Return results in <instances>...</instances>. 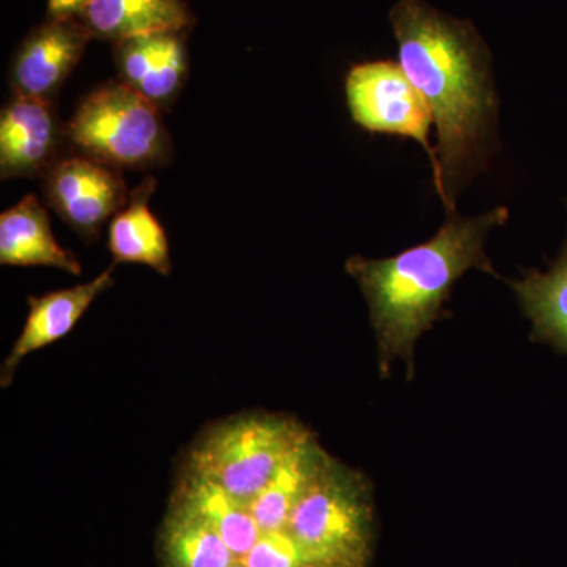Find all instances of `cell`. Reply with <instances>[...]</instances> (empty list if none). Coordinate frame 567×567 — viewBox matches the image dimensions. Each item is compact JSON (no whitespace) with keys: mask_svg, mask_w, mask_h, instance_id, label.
<instances>
[{"mask_svg":"<svg viewBox=\"0 0 567 567\" xmlns=\"http://www.w3.org/2000/svg\"><path fill=\"white\" fill-rule=\"evenodd\" d=\"M158 550L163 567H230L237 563L223 537L175 499L159 532Z\"/></svg>","mask_w":567,"mask_h":567,"instance_id":"obj_17","label":"cell"},{"mask_svg":"<svg viewBox=\"0 0 567 567\" xmlns=\"http://www.w3.org/2000/svg\"><path fill=\"white\" fill-rule=\"evenodd\" d=\"M309 557L287 529L262 533L251 550L240 559L246 567H301Z\"/></svg>","mask_w":567,"mask_h":567,"instance_id":"obj_19","label":"cell"},{"mask_svg":"<svg viewBox=\"0 0 567 567\" xmlns=\"http://www.w3.org/2000/svg\"><path fill=\"white\" fill-rule=\"evenodd\" d=\"M65 136L71 152L118 171L155 169L173 158L162 110L118 80L81 99Z\"/></svg>","mask_w":567,"mask_h":567,"instance_id":"obj_3","label":"cell"},{"mask_svg":"<svg viewBox=\"0 0 567 567\" xmlns=\"http://www.w3.org/2000/svg\"><path fill=\"white\" fill-rule=\"evenodd\" d=\"M41 192L44 203L85 241L99 240L104 224L130 197L121 171L71 151L41 178Z\"/></svg>","mask_w":567,"mask_h":567,"instance_id":"obj_7","label":"cell"},{"mask_svg":"<svg viewBox=\"0 0 567 567\" xmlns=\"http://www.w3.org/2000/svg\"><path fill=\"white\" fill-rule=\"evenodd\" d=\"M0 264L82 274L80 260L55 240L50 215L35 194H28L0 215Z\"/></svg>","mask_w":567,"mask_h":567,"instance_id":"obj_13","label":"cell"},{"mask_svg":"<svg viewBox=\"0 0 567 567\" xmlns=\"http://www.w3.org/2000/svg\"><path fill=\"white\" fill-rule=\"evenodd\" d=\"M118 81L166 111L181 95L189 73L185 33L163 32L114 44Z\"/></svg>","mask_w":567,"mask_h":567,"instance_id":"obj_10","label":"cell"},{"mask_svg":"<svg viewBox=\"0 0 567 567\" xmlns=\"http://www.w3.org/2000/svg\"><path fill=\"white\" fill-rule=\"evenodd\" d=\"M364 559L328 557L309 559L301 567H365Z\"/></svg>","mask_w":567,"mask_h":567,"instance_id":"obj_21","label":"cell"},{"mask_svg":"<svg viewBox=\"0 0 567 567\" xmlns=\"http://www.w3.org/2000/svg\"><path fill=\"white\" fill-rule=\"evenodd\" d=\"M87 2L89 0H48V18L52 20L76 18Z\"/></svg>","mask_w":567,"mask_h":567,"instance_id":"obj_20","label":"cell"},{"mask_svg":"<svg viewBox=\"0 0 567 567\" xmlns=\"http://www.w3.org/2000/svg\"><path fill=\"white\" fill-rule=\"evenodd\" d=\"M509 286L524 315L532 320L533 341L546 342L567 354V238L546 274L527 270L524 278Z\"/></svg>","mask_w":567,"mask_h":567,"instance_id":"obj_16","label":"cell"},{"mask_svg":"<svg viewBox=\"0 0 567 567\" xmlns=\"http://www.w3.org/2000/svg\"><path fill=\"white\" fill-rule=\"evenodd\" d=\"M390 21L399 63L436 125V193L447 215H456L457 194L486 169L495 147L498 99L488 48L472 22L423 0H399Z\"/></svg>","mask_w":567,"mask_h":567,"instance_id":"obj_1","label":"cell"},{"mask_svg":"<svg viewBox=\"0 0 567 567\" xmlns=\"http://www.w3.org/2000/svg\"><path fill=\"white\" fill-rule=\"evenodd\" d=\"M323 453L309 432L282 462L264 491L249 503V509L260 532H279L287 528L293 507L315 475Z\"/></svg>","mask_w":567,"mask_h":567,"instance_id":"obj_18","label":"cell"},{"mask_svg":"<svg viewBox=\"0 0 567 567\" xmlns=\"http://www.w3.org/2000/svg\"><path fill=\"white\" fill-rule=\"evenodd\" d=\"M76 18L92 39L112 44L153 33H186L196 22L186 0H89Z\"/></svg>","mask_w":567,"mask_h":567,"instance_id":"obj_12","label":"cell"},{"mask_svg":"<svg viewBox=\"0 0 567 567\" xmlns=\"http://www.w3.org/2000/svg\"><path fill=\"white\" fill-rule=\"evenodd\" d=\"M346 100L353 122L365 132L415 140L436 174L439 162L429 141L434 117L401 63H357L346 76Z\"/></svg>","mask_w":567,"mask_h":567,"instance_id":"obj_6","label":"cell"},{"mask_svg":"<svg viewBox=\"0 0 567 567\" xmlns=\"http://www.w3.org/2000/svg\"><path fill=\"white\" fill-rule=\"evenodd\" d=\"M509 219L506 207L472 218L447 215L435 237L388 259L353 256L346 271L360 284L374 327L382 375L390 374L394 358H404L413 377L417 339L432 328L451 290L468 270L499 278L484 244L496 226Z\"/></svg>","mask_w":567,"mask_h":567,"instance_id":"obj_2","label":"cell"},{"mask_svg":"<svg viewBox=\"0 0 567 567\" xmlns=\"http://www.w3.org/2000/svg\"><path fill=\"white\" fill-rule=\"evenodd\" d=\"M173 499L203 517L223 537L237 561L251 550L262 535L248 505L213 481L188 470H185L175 488Z\"/></svg>","mask_w":567,"mask_h":567,"instance_id":"obj_15","label":"cell"},{"mask_svg":"<svg viewBox=\"0 0 567 567\" xmlns=\"http://www.w3.org/2000/svg\"><path fill=\"white\" fill-rule=\"evenodd\" d=\"M308 434V429L292 417H230L196 443L186 470L213 481L249 506Z\"/></svg>","mask_w":567,"mask_h":567,"instance_id":"obj_4","label":"cell"},{"mask_svg":"<svg viewBox=\"0 0 567 567\" xmlns=\"http://www.w3.org/2000/svg\"><path fill=\"white\" fill-rule=\"evenodd\" d=\"M114 265L92 281L70 289L55 290L43 297L29 298V315L20 338L6 358L0 371V383L9 386L14 371L29 353L61 341L76 327L93 301L114 284Z\"/></svg>","mask_w":567,"mask_h":567,"instance_id":"obj_11","label":"cell"},{"mask_svg":"<svg viewBox=\"0 0 567 567\" xmlns=\"http://www.w3.org/2000/svg\"><path fill=\"white\" fill-rule=\"evenodd\" d=\"M91 40V33L78 18H47L28 33L11 58V95L55 102Z\"/></svg>","mask_w":567,"mask_h":567,"instance_id":"obj_9","label":"cell"},{"mask_svg":"<svg viewBox=\"0 0 567 567\" xmlns=\"http://www.w3.org/2000/svg\"><path fill=\"white\" fill-rule=\"evenodd\" d=\"M156 181L148 177L130 192L128 203L110 221V251L115 264H140L156 274L173 271L169 241L151 210Z\"/></svg>","mask_w":567,"mask_h":567,"instance_id":"obj_14","label":"cell"},{"mask_svg":"<svg viewBox=\"0 0 567 567\" xmlns=\"http://www.w3.org/2000/svg\"><path fill=\"white\" fill-rule=\"evenodd\" d=\"M372 518L364 477L323 453L286 529L312 559L342 557L368 561Z\"/></svg>","mask_w":567,"mask_h":567,"instance_id":"obj_5","label":"cell"},{"mask_svg":"<svg viewBox=\"0 0 567 567\" xmlns=\"http://www.w3.org/2000/svg\"><path fill=\"white\" fill-rule=\"evenodd\" d=\"M69 147L58 104L11 95L0 111V175L43 178Z\"/></svg>","mask_w":567,"mask_h":567,"instance_id":"obj_8","label":"cell"},{"mask_svg":"<svg viewBox=\"0 0 567 567\" xmlns=\"http://www.w3.org/2000/svg\"><path fill=\"white\" fill-rule=\"evenodd\" d=\"M230 567H246V566H245V565H241V563H240V561H237V563H234V565H233V566H230Z\"/></svg>","mask_w":567,"mask_h":567,"instance_id":"obj_22","label":"cell"}]
</instances>
